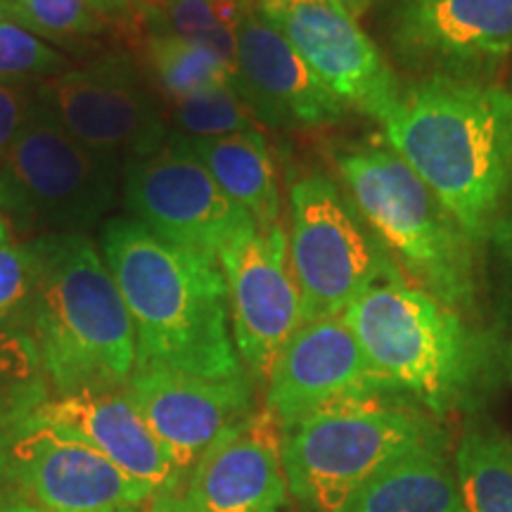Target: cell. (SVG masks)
<instances>
[{
  "label": "cell",
  "instance_id": "f546056e",
  "mask_svg": "<svg viewBox=\"0 0 512 512\" xmlns=\"http://www.w3.org/2000/svg\"><path fill=\"white\" fill-rule=\"evenodd\" d=\"M494 240L498 245L503 247V254L505 259L512 264V221L510 219H503L498 223V228L494 230ZM508 361H510V370H512V323H510V349H508Z\"/></svg>",
  "mask_w": 512,
  "mask_h": 512
},
{
  "label": "cell",
  "instance_id": "7a4b0ae2",
  "mask_svg": "<svg viewBox=\"0 0 512 512\" xmlns=\"http://www.w3.org/2000/svg\"><path fill=\"white\" fill-rule=\"evenodd\" d=\"M100 247L136 328V366L209 380L245 377L230 332L226 275L216 261L126 216L107 221Z\"/></svg>",
  "mask_w": 512,
  "mask_h": 512
},
{
  "label": "cell",
  "instance_id": "836d02e7",
  "mask_svg": "<svg viewBox=\"0 0 512 512\" xmlns=\"http://www.w3.org/2000/svg\"><path fill=\"white\" fill-rule=\"evenodd\" d=\"M0 512H46V510L36 508V505H29V503H3L0 505Z\"/></svg>",
  "mask_w": 512,
  "mask_h": 512
},
{
  "label": "cell",
  "instance_id": "d6986e66",
  "mask_svg": "<svg viewBox=\"0 0 512 512\" xmlns=\"http://www.w3.org/2000/svg\"><path fill=\"white\" fill-rule=\"evenodd\" d=\"M24 425H41L86 441L128 477L150 486L157 496L174 494L183 472L155 437L128 392H76L41 401Z\"/></svg>",
  "mask_w": 512,
  "mask_h": 512
},
{
  "label": "cell",
  "instance_id": "44dd1931",
  "mask_svg": "<svg viewBox=\"0 0 512 512\" xmlns=\"http://www.w3.org/2000/svg\"><path fill=\"white\" fill-rule=\"evenodd\" d=\"M181 140L200 157L230 200L252 216L256 226H278L280 190L264 133L240 131L219 138Z\"/></svg>",
  "mask_w": 512,
  "mask_h": 512
},
{
  "label": "cell",
  "instance_id": "30bf717a",
  "mask_svg": "<svg viewBox=\"0 0 512 512\" xmlns=\"http://www.w3.org/2000/svg\"><path fill=\"white\" fill-rule=\"evenodd\" d=\"M36 93L64 131L98 155L140 159L166 145L155 93L124 53L36 83Z\"/></svg>",
  "mask_w": 512,
  "mask_h": 512
},
{
  "label": "cell",
  "instance_id": "83f0119b",
  "mask_svg": "<svg viewBox=\"0 0 512 512\" xmlns=\"http://www.w3.org/2000/svg\"><path fill=\"white\" fill-rule=\"evenodd\" d=\"M36 102V83L22 79H0V162L29 119Z\"/></svg>",
  "mask_w": 512,
  "mask_h": 512
},
{
  "label": "cell",
  "instance_id": "484cf974",
  "mask_svg": "<svg viewBox=\"0 0 512 512\" xmlns=\"http://www.w3.org/2000/svg\"><path fill=\"white\" fill-rule=\"evenodd\" d=\"M72 69V62L50 43L29 34L15 22L0 24V79H55Z\"/></svg>",
  "mask_w": 512,
  "mask_h": 512
},
{
  "label": "cell",
  "instance_id": "8992f818",
  "mask_svg": "<svg viewBox=\"0 0 512 512\" xmlns=\"http://www.w3.org/2000/svg\"><path fill=\"white\" fill-rule=\"evenodd\" d=\"M387 392L342 399L285 430L287 484L316 512H347L356 491L415 448L441 444L425 415Z\"/></svg>",
  "mask_w": 512,
  "mask_h": 512
},
{
  "label": "cell",
  "instance_id": "6da1fadb",
  "mask_svg": "<svg viewBox=\"0 0 512 512\" xmlns=\"http://www.w3.org/2000/svg\"><path fill=\"white\" fill-rule=\"evenodd\" d=\"M382 126L467 238H494L512 188V93L489 81L422 76L399 91Z\"/></svg>",
  "mask_w": 512,
  "mask_h": 512
},
{
  "label": "cell",
  "instance_id": "74e56055",
  "mask_svg": "<svg viewBox=\"0 0 512 512\" xmlns=\"http://www.w3.org/2000/svg\"><path fill=\"white\" fill-rule=\"evenodd\" d=\"M510 221H512V219H510Z\"/></svg>",
  "mask_w": 512,
  "mask_h": 512
},
{
  "label": "cell",
  "instance_id": "4316f807",
  "mask_svg": "<svg viewBox=\"0 0 512 512\" xmlns=\"http://www.w3.org/2000/svg\"><path fill=\"white\" fill-rule=\"evenodd\" d=\"M34 275L27 245L0 242V330L10 320L29 316Z\"/></svg>",
  "mask_w": 512,
  "mask_h": 512
},
{
  "label": "cell",
  "instance_id": "ac0fdd59",
  "mask_svg": "<svg viewBox=\"0 0 512 512\" xmlns=\"http://www.w3.org/2000/svg\"><path fill=\"white\" fill-rule=\"evenodd\" d=\"M285 430L268 411L252 413L192 467L190 512H278L287 496Z\"/></svg>",
  "mask_w": 512,
  "mask_h": 512
},
{
  "label": "cell",
  "instance_id": "9a60e30c",
  "mask_svg": "<svg viewBox=\"0 0 512 512\" xmlns=\"http://www.w3.org/2000/svg\"><path fill=\"white\" fill-rule=\"evenodd\" d=\"M389 392L342 316H325L294 332L268 377L266 408L283 430L342 399Z\"/></svg>",
  "mask_w": 512,
  "mask_h": 512
},
{
  "label": "cell",
  "instance_id": "9c48e42d",
  "mask_svg": "<svg viewBox=\"0 0 512 512\" xmlns=\"http://www.w3.org/2000/svg\"><path fill=\"white\" fill-rule=\"evenodd\" d=\"M124 200L133 219L159 238L216 264L230 242L256 226L178 136L155 155L128 162Z\"/></svg>",
  "mask_w": 512,
  "mask_h": 512
},
{
  "label": "cell",
  "instance_id": "8d00e7d4",
  "mask_svg": "<svg viewBox=\"0 0 512 512\" xmlns=\"http://www.w3.org/2000/svg\"><path fill=\"white\" fill-rule=\"evenodd\" d=\"M110 512H138L136 508H121V510H110Z\"/></svg>",
  "mask_w": 512,
  "mask_h": 512
},
{
  "label": "cell",
  "instance_id": "4dcf8cb0",
  "mask_svg": "<svg viewBox=\"0 0 512 512\" xmlns=\"http://www.w3.org/2000/svg\"><path fill=\"white\" fill-rule=\"evenodd\" d=\"M147 512H190V508L188 503H185V498L176 494H164L152 498V505Z\"/></svg>",
  "mask_w": 512,
  "mask_h": 512
},
{
  "label": "cell",
  "instance_id": "277c9868",
  "mask_svg": "<svg viewBox=\"0 0 512 512\" xmlns=\"http://www.w3.org/2000/svg\"><path fill=\"white\" fill-rule=\"evenodd\" d=\"M344 320L389 392H406L444 413L475 387L482 363L477 337L456 309L401 278L399 266L358 294Z\"/></svg>",
  "mask_w": 512,
  "mask_h": 512
},
{
  "label": "cell",
  "instance_id": "7402d4cb",
  "mask_svg": "<svg viewBox=\"0 0 512 512\" xmlns=\"http://www.w3.org/2000/svg\"><path fill=\"white\" fill-rule=\"evenodd\" d=\"M147 74L155 79L171 102L209 88L235 83V64L202 43L181 36L147 31L143 43Z\"/></svg>",
  "mask_w": 512,
  "mask_h": 512
},
{
  "label": "cell",
  "instance_id": "8fae6325",
  "mask_svg": "<svg viewBox=\"0 0 512 512\" xmlns=\"http://www.w3.org/2000/svg\"><path fill=\"white\" fill-rule=\"evenodd\" d=\"M228 285L230 332L242 368L268 382L280 351L304 325L302 292L285 228L252 226L219 256Z\"/></svg>",
  "mask_w": 512,
  "mask_h": 512
},
{
  "label": "cell",
  "instance_id": "52a82bcc",
  "mask_svg": "<svg viewBox=\"0 0 512 512\" xmlns=\"http://www.w3.org/2000/svg\"><path fill=\"white\" fill-rule=\"evenodd\" d=\"M119 159L64 131L36 93L29 119L0 162V214L22 233H86L117 197Z\"/></svg>",
  "mask_w": 512,
  "mask_h": 512
},
{
  "label": "cell",
  "instance_id": "1f68e13d",
  "mask_svg": "<svg viewBox=\"0 0 512 512\" xmlns=\"http://www.w3.org/2000/svg\"><path fill=\"white\" fill-rule=\"evenodd\" d=\"M110 17H131L136 10V0H95Z\"/></svg>",
  "mask_w": 512,
  "mask_h": 512
},
{
  "label": "cell",
  "instance_id": "e575fe53",
  "mask_svg": "<svg viewBox=\"0 0 512 512\" xmlns=\"http://www.w3.org/2000/svg\"><path fill=\"white\" fill-rule=\"evenodd\" d=\"M3 22H12L8 0H0V24H3Z\"/></svg>",
  "mask_w": 512,
  "mask_h": 512
},
{
  "label": "cell",
  "instance_id": "d590c367",
  "mask_svg": "<svg viewBox=\"0 0 512 512\" xmlns=\"http://www.w3.org/2000/svg\"><path fill=\"white\" fill-rule=\"evenodd\" d=\"M10 240V230H8V223H5L3 214H0V242H8Z\"/></svg>",
  "mask_w": 512,
  "mask_h": 512
},
{
  "label": "cell",
  "instance_id": "5b68a950",
  "mask_svg": "<svg viewBox=\"0 0 512 512\" xmlns=\"http://www.w3.org/2000/svg\"><path fill=\"white\" fill-rule=\"evenodd\" d=\"M337 166L351 202L418 287L456 311L475 309V242L411 166L377 145L342 152Z\"/></svg>",
  "mask_w": 512,
  "mask_h": 512
},
{
  "label": "cell",
  "instance_id": "603a6c76",
  "mask_svg": "<svg viewBox=\"0 0 512 512\" xmlns=\"http://www.w3.org/2000/svg\"><path fill=\"white\" fill-rule=\"evenodd\" d=\"M456 463L467 512H512V437L472 427L460 441Z\"/></svg>",
  "mask_w": 512,
  "mask_h": 512
},
{
  "label": "cell",
  "instance_id": "5bb4252c",
  "mask_svg": "<svg viewBox=\"0 0 512 512\" xmlns=\"http://www.w3.org/2000/svg\"><path fill=\"white\" fill-rule=\"evenodd\" d=\"M128 396L181 472L252 415L247 375L235 380L181 373L164 366H136Z\"/></svg>",
  "mask_w": 512,
  "mask_h": 512
},
{
  "label": "cell",
  "instance_id": "4fadbf2b",
  "mask_svg": "<svg viewBox=\"0 0 512 512\" xmlns=\"http://www.w3.org/2000/svg\"><path fill=\"white\" fill-rule=\"evenodd\" d=\"M254 5L344 105L382 121L401 86L358 19L330 0H254Z\"/></svg>",
  "mask_w": 512,
  "mask_h": 512
},
{
  "label": "cell",
  "instance_id": "7c38bea8",
  "mask_svg": "<svg viewBox=\"0 0 512 512\" xmlns=\"http://www.w3.org/2000/svg\"><path fill=\"white\" fill-rule=\"evenodd\" d=\"M384 29L406 67L486 81L512 53V0H389Z\"/></svg>",
  "mask_w": 512,
  "mask_h": 512
},
{
  "label": "cell",
  "instance_id": "d4e9b609",
  "mask_svg": "<svg viewBox=\"0 0 512 512\" xmlns=\"http://www.w3.org/2000/svg\"><path fill=\"white\" fill-rule=\"evenodd\" d=\"M174 119L181 138H219L240 131H259V121L235 83L176 100Z\"/></svg>",
  "mask_w": 512,
  "mask_h": 512
},
{
  "label": "cell",
  "instance_id": "e0dca14e",
  "mask_svg": "<svg viewBox=\"0 0 512 512\" xmlns=\"http://www.w3.org/2000/svg\"><path fill=\"white\" fill-rule=\"evenodd\" d=\"M12 467L46 512H110L138 508L157 494L128 477L86 441L41 425H24L12 444Z\"/></svg>",
  "mask_w": 512,
  "mask_h": 512
},
{
  "label": "cell",
  "instance_id": "2e32d148",
  "mask_svg": "<svg viewBox=\"0 0 512 512\" xmlns=\"http://www.w3.org/2000/svg\"><path fill=\"white\" fill-rule=\"evenodd\" d=\"M235 48V88L261 124L325 126L344 117L347 105L318 79L287 38L245 0Z\"/></svg>",
  "mask_w": 512,
  "mask_h": 512
},
{
  "label": "cell",
  "instance_id": "ba28073f",
  "mask_svg": "<svg viewBox=\"0 0 512 512\" xmlns=\"http://www.w3.org/2000/svg\"><path fill=\"white\" fill-rule=\"evenodd\" d=\"M290 259L302 292L304 323L342 316L373 280L396 264L361 211L323 174L290 190Z\"/></svg>",
  "mask_w": 512,
  "mask_h": 512
},
{
  "label": "cell",
  "instance_id": "cb8c5ba5",
  "mask_svg": "<svg viewBox=\"0 0 512 512\" xmlns=\"http://www.w3.org/2000/svg\"><path fill=\"white\" fill-rule=\"evenodd\" d=\"M8 8L12 22L55 46L93 41L114 24L95 0H8Z\"/></svg>",
  "mask_w": 512,
  "mask_h": 512
},
{
  "label": "cell",
  "instance_id": "f1b7e54d",
  "mask_svg": "<svg viewBox=\"0 0 512 512\" xmlns=\"http://www.w3.org/2000/svg\"><path fill=\"white\" fill-rule=\"evenodd\" d=\"M34 370V349L24 339L0 330V380L24 382Z\"/></svg>",
  "mask_w": 512,
  "mask_h": 512
},
{
  "label": "cell",
  "instance_id": "d6a6232c",
  "mask_svg": "<svg viewBox=\"0 0 512 512\" xmlns=\"http://www.w3.org/2000/svg\"><path fill=\"white\" fill-rule=\"evenodd\" d=\"M330 3H335L337 8H342L347 15L358 19L370 8V5H373V0H330Z\"/></svg>",
  "mask_w": 512,
  "mask_h": 512
},
{
  "label": "cell",
  "instance_id": "3957f363",
  "mask_svg": "<svg viewBox=\"0 0 512 512\" xmlns=\"http://www.w3.org/2000/svg\"><path fill=\"white\" fill-rule=\"evenodd\" d=\"M36 354L60 394L126 384L138 361L136 328L117 280L86 233L27 242Z\"/></svg>",
  "mask_w": 512,
  "mask_h": 512
},
{
  "label": "cell",
  "instance_id": "ffe728a7",
  "mask_svg": "<svg viewBox=\"0 0 512 512\" xmlns=\"http://www.w3.org/2000/svg\"><path fill=\"white\" fill-rule=\"evenodd\" d=\"M347 512H467L458 472L441 444L422 446L382 467L351 498Z\"/></svg>",
  "mask_w": 512,
  "mask_h": 512
}]
</instances>
